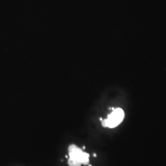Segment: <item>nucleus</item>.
Returning <instances> with one entry per match:
<instances>
[{
    "mask_svg": "<svg viewBox=\"0 0 166 166\" xmlns=\"http://www.w3.org/2000/svg\"><path fill=\"white\" fill-rule=\"evenodd\" d=\"M68 165L70 166H81V163H80L78 161H76V160L71 159L70 158L68 160Z\"/></svg>",
    "mask_w": 166,
    "mask_h": 166,
    "instance_id": "3",
    "label": "nucleus"
},
{
    "mask_svg": "<svg viewBox=\"0 0 166 166\" xmlns=\"http://www.w3.org/2000/svg\"><path fill=\"white\" fill-rule=\"evenodd\" d=\"M69 156L71 159L78 161L81 164L86 165L89 163V154L83 152L82 149L75 145H71L68 148Z\"/></svg>",
    "mask_w": 166,
    "mask_h": 166,
    "instance_id": "2",
    "label": "nucleus"
},
{
    "mask_svg": "<svg viewBox=\"0 0 166 166\" xmlns=\"http://www.w3.org/2000/svg\"><path fill=\"white\" fill-rule=\"evenodd\" d=\"M124 118V111L121 108H116L108 115L107 119L102 121V125L104 127L114 128L118 126Z\"/></svg>",
    "mask_w": 166,
    "mask_h": 166,
    "instance_id": "1",
    "label": "nucleus"
}]
</instances>
